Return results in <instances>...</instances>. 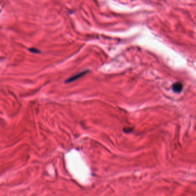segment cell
Returning a JSON list of instances; mask_svg holds the SVG:
<instances>
[{"label": "cell", "instance_id": "3957f363", "mask_svg": "<svg viewBox=\"0 0 196 196\" xmlns=\"http://www.w3.org/2000/svg\"><path fill=\"white\" fill-rule=\"evenodd\" d=\"M30 51H31L32 52H34V53H39V51L37 50V49H35V48H31V49H30Z\"/></svg>", "mask_w": 196, "mask_h": 196}, {"label": "cell", "instance_id": "6da1fadb", "mask_svg": "<svg viewBox=\"0 0 196 196\" xmlns=\"http://www.w3.org/2000/svg\"><path fill=\"white\" fill-rule=\"evenodd\" d=\"M88 71H82V72H79V73H78V74H77L74 75V76L70 77V78L67 79L66 80L65 83H70V82H74V81L77 80L78 79H79V78H81L82 76H84L86 73H88Z\"/></svg>", "mask_w": 196, "mask_h": 196}, {"label": "cell", "instance_id": "7a4b0ae2", "mask_svg": "<svg viewBox=\"0 0 196 196\" xmlns=\"http://www.w3.org/2000/svg\"><path fill=\"white\" fill-rule=\"evenodd\" d=\"M172 90L176 93L180 92L183 88V85L180 82H176L172 85Z\"/></svg>", "mask_w": 196, "mask_h": 196}]
</instances>
